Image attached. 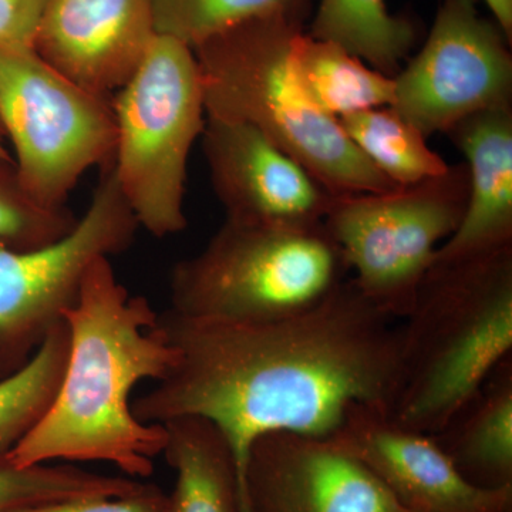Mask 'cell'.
<instances>
[{
	"mask_svg": "<svg viewBox=\"0 0 512 512\" xmlns=\"http://www.w3.org/2000/svg\"><path fill=\"white\" fill-rule=\"evenodd\" d=\"M111 106L113 171L138 225L157 238L184 231L188 158L207 119L191 47L157 35Z\"/></svg>",
	"mask_w": 512,
	"mask_h": 512,
	"instance_id": "6",
	"label": "cell"
},
{
	"mask_svg": "<svg viewBox=\"0 0 512 512\" xmlns=\"http://www.w3.org/2000/svg\"><path fill=\"white\" fill-rule=\"evenodd\" d=\"M5 137V131H3L2 126H0V161L13 163L12 157H10L9 151L6 150L5 147Z\"/></svg>",
	"mask_w": 512,
	"mask_h": 512,
	"instance_id": "28",
	"label": "cell"
},
{
	"mask_svg": "<svg viewBox=\"0 0 512 512\" xmlns=\"http://www.w3.org/2000/svg\"><path fill=\"white\" fill-rule=\"evenodd\" d=\"M157 316L144 296L130 295L109 258L94 261L63 315L70 346L56 397L6 460L16 467L103 461L134 480L150 477L167 433L136 419L131 393L174 366L177 353Z\"/></svg>",
	"mask_w": 512,
	"mask_h": 512,
	"instance_id": "2",
	"label": "cell"
},
{
	"mask_svg": "<svg viewBox=\"0 0 512 512\" xmlns=\"http://www.w3.org/2000/svg\"><path fill=\"white\" fill-rule=\"evenodd\" d=\"M167 494L150 484L141 493L127 497H90L43 505L23 512H165Z\"/></svg>",
	"mask_w": 512,
	"mask_h": 512,
	"instance_id": "25",
	"label": "cell"
},
{
	"mask_svg": "<svg viewBox=\"0 0 512 512\" xmlns=\"http://www.w3.org/2000/svg\"><path fill=\"white\" fill-rule=\"evenodd\" d=\"M138 228L110 165L64 237L29 249L0 242V377L28 362L77 302L93 262L126 251Z\"/></svg>",
	"mask_w": 512,
	"mask_h": 512,
	"instance_id": "9",
	"label": "cell"
},
{
	"mask_svg": "<svg viewBox=\"0 0 512 512\" xmlns=\"http://www.w3.org/2000/svg\"><path fill=\"white\" fill-rule=\"evenodd\" d=\"M400 322L390 414L407 429L434 434L512 356V247L431 265Z\"/></svg>",
	"mask_w": 512,
	"mask_h": 512,
	"instance_id": "3",
	"label": "cell"
},
{
	"mask_svg": "<svg viewBox=\"0 0 512 512\" xmlns=\"http://www.w3.org/2000/svg\"><path fill=\"white\" fill-rule=\"evenodd\" d=\"M431 436L468 483L512 487V356Z\"/></svg>",
	"mask_w": 512,
	"mask_h": 512,
	"instance_id": "16",
	"label": "cell"
},
{
	"mask_svg": "<svg viewBox=\"0 0 512 512\" xmlns=\"http://www.w3.org/2000/svg\"><path fill=\"white\" fill-rule=\"evenodd\" d=\"M400 512H410V511L404 510V508H402V511H400Z\"/></svg>",
	"mask_w": 512,
	"mask_h": 512,
	"instance_id": "29",
	"label": "cell"
},
{
	"mask_svg": "<svg viewBox=\"0 0 512 512\" xmlns=\"http://www.w3.org/2000/svg\"><path fill=\"white\" fill-rule=\"evenodd\" d=\"M309 36L343 47L390 77L402 70L417 37L413 23L392 15L386 0H320Z\"/></svg>",
	"mask_w": 512,
	"mask_h": 512,
	"instance_id": "19",
	"label": "cell"
},
{
	"mask_svg": "<svg viewBox=\"0 0 512 512\" xmlns=\"http://www.w3.org/2000/svg\"><path fill=\"white\" fill-rule=\"evenodd\" d=\"M150 484L101 476L72 466L16 467L0 458V512H23L43 505L90 497H127Z\"/></svg>",
	"mask_w": 512,
	"mask_h": 512,
	"instance_id": "22",
	"label": "cell"
},
{
	"mask_svg": "<svg viewBox=\"0 0 512 512\" xmlns=\"http://www.w3.org/2000/svg\"><path fill=\"white\" fill-rule=\"evenodd\" d=\"M400 320L380 312L352 276L311 311L269 322L190 318L168 308L157 323L177 357L131 402L137 420H210L237 461L241 512L252 443L274 431L332 437L357 404L392 410L399 387Z\"/></svg>",
	"mask_w": 512,
	"mask_h": 512,
	"instance_id": "1",
	"label": "cell"
},
{
	"mask_svg": "<svg viewBox=\"0 0 512 512\" xmlns=\"http://www.w3.org/2000/svg\"><path fill=\"white\" fill-rule=\"evenodd\" d=\"M510 40L476 0H444L427 42L394 76L392 109L424 136L512 106Z\"/></svg>",
	"mask_w": 512,
	"mask_h": 512,
	"instance_id": "10",
	"label": "cell"
},
{
	"mask_svg": "<svg viewBox=\"0 0 512 512\" xmlns=\"http://www.w3.org/2000/svg\"><path fill=\"white\" fill-rule=\"evenodd\" d=\"M494 16V22L500 26L511 42L512 37V0H484Z\"/></svg>",
	"mask_w": 512,
	"mask_h": 512,
	"instance_id": "27",
	"label": "cell"
},
{
	"mask_svg": "<svg viewBox=\"0 0 512 512\" xmlns=\"http://www.w3.org/2000/svg\"><path fill=\"white\" fill-rule=\"evenodd\" d=\"M163 426V456L177 474L165 512H241L237 461L224 433L201 417Z\"/></svg>",
	"mask_w": 512,
	"mask_h": 512,
	"instance_id": "17",
	"label": "cell"
},
{
	"mask_svg": "<svg viewBox=\"0 0 512 512\" xmlns=\"http://www.w3.org/2000/svg\"><path fill=\"white\" fill-rule=\"evenodd\" d=\"M369 468L410 512H512V487L468 483L431 434L397 423L383 407L357 404L330 437Z\"/></svg>",
	"mask_w": 512,
	"mask_h": 512,
	"instance_id": "12",
	"label": "cell"
},
{
	"mask_svg": "<svg viewBox=\"0 0 512 512\" xmlns=\"http://www.w3.org/2000/svg\"><path fill=\"white\" fill-rule=\"evenodd\" d=\"M251 512H400L393 495L330 437L274 431L252 443L244 471Z\"/></svg>",
	"mask_w": 512,
	"mask_h": 512,
	"instance_id": "11",
	"label": "cell"
},
{
	"mask_svg": "<svg viewBox=\"0 0 512 512\" xmlns=\"http://www.w3.org/2000/svg\"><path fill=\"white\" fill-rule=\"evenodd\" d=\"M447 134L466 157L468 198L460 225L437 249L433 264L512 247V106L474 114Z\"/></svg>",
	"mask_w": 512,
	"mask_h": 512,
	"instance_id": "15",
	"label": "cell"
},
{
	"mask_svg": "<svg viewBox=\"0 0 512 512\" xmlns=\"http://www.w3.org/2000/svg\"><path fill=\"white\" fill-rule=\"evenodd\" d=\"M339 123L357 150L396 187H412L450 170L427 137L392 107L349 114Z\"/></svg>",
	"mask_w": 512,
	"mask_h": 512,
	"instance_id": "20",
	"label": "cell"
},
{
	"mask_svg": "<svg viewBox=\"0 0 512 512\" xmlns=\"http://www.w3.org/2000/svg\"><path fill=\"white\" fill-rule=\"evenodd\" d=\"M46 0H0V49H33Z\"/></svg>",
	"mask_w": 512,
	"mask_h": 512,
	"instance_id": "26",
	"label": "cell"
},
{
	"mask_svg": "<svg viewBox=\"0 0 512 512\" xmlns=\"http://www.w3.org/2000/svg\"><path fill=\"white\" fill-rule=\"evenodd\" d=\"M69 346V328L62 320L25 365L0 377V458L45 416L62 382Z\"/></svg>",
	"mask_w": 512,
	"mask_h": 512,
	"instance_id": "21",
	"label": "cell"
},
{
	"mask_svg": "<svg viewBox=\"0 0 512 512\" xmlns=\"http://www.w3.org/2000/svg\"><path fill=\"white\" fill-rule=\"evenodd\" d=\"M467 198V165H454L412 187L336 195L323 224L367 301L402 320L437 249L460 225Z\"/></svg>",
	"mask_w": 512,
	"mask_h": 512,
	"instance_id": "8",
	"label": "cell"
},
{
	"mask_svg": "<svg viewBox=\"0 0 512 512\" xmlns=\"http://www.w3.org/2000/svg\"><path fill=\"white\" fill-rule=\"evenodd\" d=\"M0 126L20 187L42 207L63 208L83 174L113 165L111 99L73 83L33 49H0Z\"/></svg>",
	"mask_w": 512,
	"mask_h": 512,
	"instance_id": "7",
	"label": "cell"
},
{
	"mask_svg": "<svg viewBox=\"0 0 512 512\" xmlns=\"http://www.w3.org/2000/svg\"><path fill=\"white\" fill-rule=\"evenodd\" d=\"M350 278L325 224L225 218L197 255L174 266L170 309L227 322H269L329 299Z\"/></svg>",
	"mask_w": 512,
	"mask_h": 512,
	"instance_id": "5",
	"label": "cell"
},
{
	"mask_svg": "<svg viewBox=\"0 0 512 512\" xmlns=\"http://www.w3.org/2000/svg\"><path fill=\"white\" fill-rule=\"evenodd\" d=\"M77 220L66 207L33 201L20 187L15 164L0 161V242L18 249L42 247L64 237Z\"/></svg>",
	"mask_w": 512,
	"mask_h": 512,
	"instance_id": "24",
	"label": "cell"
},
{
	"mask_svg": "<svg viewBox=\"0 0 512 512\" xmlns=\"http://www.w3.org/2000/svg\"><path fill=\"white\" fill-rule=\"evenodd\" d=\"M302 22L252 19L194 47L205 113L258 128L305 165L332 194L397 190L350 141L339 120L316 106L296 73Z\"/></svg>",
	"mask_w": 512,
	"mask_h": 512,
	"instance_id": "4",
	"label": "cell"
},
{
	"mask_svg": "<svg viewBox=\"0 0 512 512\" xmlns=\"http://www.w3.org/2000/svg\"><path fill=\"white\" fill-rule=\"evenodd\" d=\"M157 35L185 46L205 40L252 19L282 16L303 22L309 0H150Z\"/></svg>",
	"mask_w": 512,
	"mask_h": 512,
	"instance_id": "23",
	"label": "cell"
},
{
	"mask_svg": "<svg viewBox=\"0 0 512 512\" xmlns=\"http://www.w3.org/2000/svg\"><path fill=\"white\" fill-rule=\"evenodd\" d=\"M156 36L150 0H46L33 50L84 90L111 99Z\"/></svg>",
	"mask_w": 512,
	"mask_h": 512,
	"instance_id": "14",
	"label": "cell"
},
{
	"mask_svg": "<svg viewBox=\"0 0 512 512\" xmlns=\"http://www.w3.org/2000/svg\"><path fill=\"white\" fill-rule=\"evenodd\" d=\"M293 62L306 92L333 119L392 107L394 77L373 69L335 43L301 32L293 45Z\"/></svg>",
	"mask_w": 512,
	"mask_h": 512,
	"instance_id": "18",
	"label": "cell"
},
{
	"mask_svg": "<svg viewBox=\"0 0 512 512\" xmlns=\"http://www.w3.org/2000/svg\"><path fill=\"white\" fill-rule=\"evenodd\" d=\"M202 148L227 218L315 225L336 195L258 128L207 117Z\"/></svg>",
	"mask_w": 512,
	"mask_h": 512,
	"instance_id": "13",
	"label": "cell"
}]
</instances>
